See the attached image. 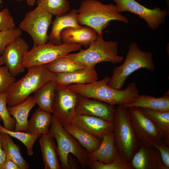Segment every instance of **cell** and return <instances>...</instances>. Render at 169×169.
<instances>
[{
	"label": "cell",
	"mask_w": 169,
	"mask_h": 169,
	"mask_svg": "<svg viewBox=\"0 0 169 169\" xmlns=\"http://www.w3.org/2000/svg\"><path fill=\"white\" fill-rule=\"evenodd\" d=\"M109 77L85 84H73L70 90L78 95L93 98L112 105H125L133 102L139 95L136 83H130L122 90L114 89L108 85Z\"/></svg>",
	"instance_id": "cell-1"
},
{
	"label": "cell",
	"mask_w": 169,
	"mask_h": 169,
	"mask_svg": "<svg viewBox=\"0 0 169 169\" xmlns=\"http://www.w3.org/2000/svg\"><path fill=\"white\" fill-rule=\"evenodd\" d=\"M76 18L79 24L94 29L103 37V30L112 20L128 23V18L118 12L115 5L104 4L98 0H84L77 9Z\"/></svg>",
	"instance_id": "cell-2"
},
{
	"label": "cell",
	"mask_w": 169,
	"mask_h": 169,
	"mask_svg": "<svg viewBox=\"0 0 169 169\" xmlns=\"http://www.w3.org/2000/svg\"><path fill=\"white\" fill-rule=\"evenodd\" d=\"M28 69L26 75L14 82L6 92L7 104L9 106L23 102L44 85L56 81V74L45 65L31 67Z\"/></svg>",
	"instance_id": "cell-3"
},
{
	"label": "cell",
	"mask_w": 169,
	"mask_h": 169,
	"mask_svg": "<svg viewBox=\"0 0 169 169\" xmlns=\"http://www.w3.org/2000/svg\"><path fill=\"white\" fill-rule=\"evenodd\" d=\"M142 68L151 72L155 70L152 54L149 51L142 50L136 43L131 42L129 46L124 62L121 65L114 68L108 85L114 89L122 90L129 76Z\"/></svg>",
	"instance_id": "cell-4"
},
{
	"label": "cell",
	"mask_w": 169,
	"mask_h": 169,
	"mask_svg": "<svg viewBox=\"0 0 169 169\" xmlns=\"http://www.w3.org/2000/svg\"><path fill=\"white\" fill-rule=\"evenodd\" d=\"M114 141L119 154L130 163L140 144L131 125L128 108L119 105L112 121Z\"/></svg>",
	"instance_id": "cell-5"
},
{
	"label": "cell",
	"mask_w": 169,
	"mask_h": 169,
	"mask_svg": "<svg viewBox=\"0 0 169 169\" xmlns=\"http://www.w3.org/2000/svg\"><path fill=\"white\" fill-rule=\"evenodd\" d=\"M56 140L57 149L61 168L70 169L68 156L71 154L77 158L82 168L88 166V152L78 141L67 132L53 114L51 124L48 134Z\"/></svg>",
	"instance_id": "cell-6"
},
{
	"label": "cell",
	"mask_w": 169,
	"mask_h": 169,
	"mask_svg": "<svg viewBox=\"0 0 169 169\" xmlns=\"http://www.w3.org/2000/svg\"><path fill=\"white\" fill-rule=\"evenodd\" d=\"M117 42L105 41L98 35L96 39L92 41L86 49H81L74 54L69 53L65 57L80 62L87 67L95 66L104 62L117 64L121 63L124 58L118 54Z\"/></svg>",
	"instance_id": "cell-7"
},
{
	"label": "cell",
	"mask_w": 169,
	"mask_h": 169,
	"mask_svg": "<svg viewBox=\"0 0 169 169\" xmlns=\"http://www.w3.org/2000/svg\"><path fill=\"white\" fill-rule=\"evenodd\" d=\"M82 45L75 43L55 45L49 42L33 47L26 53L23 65L25 68L46 65L70 53L81 49Z\"/></svg>",
	"instance_id": "cell-8"
},
{
	"label": "cell",
	"mask_w": 169,
	"mask_h": 169,
	"mask_svg": "<svg viewBox=\"0 0 169 169\" xmlns=\"http://www.w3.org/2000/svg\"><path fill=\"white\" fill-rule=\"evenodd\" d=\"M53 15L37 6L28 12L19 25V28L32 38L33 47L45 44L49 40L47 32Z\"/></svg>",
	"instance_id": "cell-9"
},
{
	"label": "cell",
	"mask_w": 169,
	"mask_h": 169,
	"mask_svg": "<svg viewBox=\"0 0 169 169\" xmlns=\"http://www.w3.org/2000/svg\"><path fill=\"white\" fill-rule=\"evenodd\" d=\"M128 108L131 123L140 145H152L163 140L164 135L162 131L144 114L140 108Z\"/></svg>",
	"instance_id": "cell-10"
},
{
	"label": "cell",
	"mask_w": 169,
	"mask_h": 169,
	"mask_svg": "<svg viewBox=\"0 0 169 169\" xmlns=\"http://www.w3.org/2000/svg\"><path fill=\"white\" fill-rule=\"evenodd\" d=\"M77 99L78 94L57 84L52 113L63 126L71 123L76 116Z\"/></svg>",
	"instance_id": "cell-11"
},
{
	"label": "cell",
	"mask_w": 169,
	"mask_h": 169,
	"mask_svg": "<svg viewBox=\"0 0 169 169\" xmlns=\"http://www.w3.org/2000/svg\"><path fill=\"white\" fill-rule=\"evenodd\" d=\"M115 3L119 13L129 12L138 15L146 22L149 28L153 30L157 29L165 22L169 14L167 10L156 6L153 9L146 8L136 0H111Z\"/></svg>",
	"instance_id": "cell-12"
},
{
	"label": "cell",
	"mask_w": 169,
	"mask_h": 169,
	"mask_svg": "<svg viewBox=\"0 0 169 169\" xmlns=\"http://www.w3.org/2000/svg\"><path fill=\"white\" fill-rule=\"evenodd\" d=\"M29 48L28 44L20 36L8 45L5 49L2 55L4 64L14 76L25 71V68L23 65V62Z\"/></svg>",
	"instance_id": "cell-13"
},
{
	"label": "cell",
	"mask_w": 169,
	"mask_h": 169,
	"mask_svg": "<svg viewBox=\"0 0 169 169\" xmlns=\"http://www.w3.org/2000/svg\"><path fill=\"white\" fill-rule=\"evenodd\" d=\"M115 109L114 105L78 94L76 114L95 116L112 121Z\"/></svg>",
	"instance_id": "cell-14"
},
{
	"label": "cell",
	"mask_w": 169,
	"mask_h": 169,
	"mask_svg": "<svg viewBox=\"0 0 169 169\" xmlns=\"http://www.w3.org/2000/svg\"><path fill=\"white\" fill-rule=\"evenodd\" d=\"M130 164L133 169H165L159 151L151 145H140Z\"/></svg>",
	"instance_id": "cell-15"
},
{
	"label": "cell",
	"mask_w": 169,
	"mask_h": 169,
	"mask_svg": "<svg viewBox=\"0 0 169 169\" xmlns=\"http://www.w3.org/2000/svg\"><path fill=\"white\" fill-rule=\"evenodd\" d=\"M71 123L85 130L101 140L104 136L112 131V121L90 115L76 114Z\"/></svg>",
	"instance_id": "cell-16"
},
{
	"label": "cell",
	"mask_w": 169,
	"mask_h": 169,
	"mask_svg": "<svg viewBox=\"0 0 169 169\" xmlns=\"http://www.w3.org/2000/svg\"><path fill=\"white\" fill-rule=\"evenodd\" d=\"M97 32L91 28L85 26L80 28L67 27L60 34L62 43H75L87 48L92 41L97 38Z\"/></svg>",
	"instance_id": "cell-17"
},
{
	"label": "cell",
	"mask_w": 169,
	"mask_h": 169,
	"mask_svg": "<svg viewBox=\"0 0 169 169\" xmlns=\"http://www.w3.org/2000/svg\"><path fill=\"white\" fill-rule=\"evenodd\" d=\"M95 66L68 73H56V83L61 85L67 86L72 84H88L97 81L98 78Z\"/></svg>",
	"instance_id": "cell-18"
},
{
	"label": "cell",
	"mask_w": 169,
	"mask_h": 169,
	"mask_svg": "<svg viewBox=\"0 0 169 169\" xmlns=\"http://www.w3.org/2000/svg\"><path fill=\"white\" fill-rule=\"evenodd\" d=\"M119 154L112 131L104 136L99 147L92 152L88 153V156L89 160L108 164L113 162Z\"/></svg>",
	"instance_id": "cell-19"
},
{
	"label": "cell",
	"mask_w": 169,
	"mask_h": 169,
	"mask_svg": "<svg viewBox=\"0 0 169 169\" xmlns=\"http://www.w3.org/2000/svg\"><path fill=\"white\" fill-rule=\"evenodd\" d=\"M77 9L73 8L67 13L56 16L53 21L52 30L49 35V42L55 45L63 43L60 39L61 31L67 27L80 28L82 26L79 25L77 19Z\"/></svg>",
	"instance_id": "cell-20"
},
{
	"label": "cell",
	"mask_w": 169,
	"mask_h": 169,
	"mask_svg": "<svg viewBox=\"0 0 169 169\" xmlns=\"http://www.w3.org/2000/svg\"><path fill=\"white\" fill-rule=\"evenodd\" d=\"M45 169H61L54 138L48 134H43L39 140Z\"/></svg>",
	"instance_id": "cell-21"
},
{
	"label": "cell",
	"mask_w": 169,
	"mask_h": 169,
	"mask_svg": "<svg viewBox=\"0 0 169 169\" xmlns=\"http://www.w3.org/2000/svg\"><path fill=\"white\" fill-rule=\"evenodd\" d=\"M36 104L33 96L30 95L23 102L15 106L8 107L9 114L16 120L14 131L28 132V115Z\"/></svg>",
	"instance_id": "cell-22"
},
{
	"label": "cell",
	"mask_w": 169,
	"mask_h": 169,
	"mask_svg": "<svg viewBox=\"0 0 169 169\" xmlns=\"http://www.w3.org/2000/svg\"><path fill=\"white\" fill-rule=\"evenodd\" d=\"M64 128L78 141L88 153L95 151L101 144V140L73 123L66 125Z\"/></svg>",
	"instance_id": "cell-23"
},
{
	"label": "cell",
	"mask_w": 169,
	"mask_h": 169,
	"mask_svg": "<svg viewBox=\"0 0 169 169\" xmlns=\"http://www.w3.org/2000/svg\"><path fill=\"white\" fill-rule=\"evenodd\" d=\"M53 115L39 107L28 120V132L32 134H48L52 121Z\"/></svg>",
	"instance_id": "cell-24"
},
{
	"label": "cell",
	"mask_w": 169,
	"mask_h": 169,
	"mask_svg": "<svg viewBox=\"0 0 169 169\" xmlns=\"http://www.w3.org/2000/svg\"><path fill=\"white\" fill-rule=\"evenodd\" d=\"M124 105L127 108L135 107L169 111V96L167 94L161 97H155L148 95H139L133 102Z\"/></svg>",
	"instance_id": "cell-25"
},
{
	"label": "cell",
	"mask_w": 169,
	"mask_h": 169,
	"mask_svg": "<svg viewBox=\"0 0 169 169\" xmlns=\"http://www.w3.org/2000/svg\"><path fill=\"white\" fill-rule=\"evenodd\" d=\"M0 139L6 156L15 162L20 169H28L29 165L22 156L19 146L15 143L11 136L6 133H0Z\"/></svg>",
	"instance_id": "cell-26"
},
{
	"label": "cell",
	"mask_w": 169,
	"mask_h": 169,
	"mask_svg": "<svg viewBox=\"0 0 169 169\" xmlns=\"http://www.w3.org/2000/svg\"><path fill=\"white\" fill-rule=\"evenodd\" d=\"M56 84V81L49 82L37 90L33 96L39 108L51 113Z\"/></svg>",
	"instance_id": "cell-27"
},
{
	"label": "cell",
	"mask_w": 169,
	"mask_h": 169,
	"mask_svg": "<svg viewBox=\"0 0 169 169\" xmlns=\"http://www.w3.org/2000/svg\"><path fill=\"white\" fill-rule=\"evenodd\" d=\"M144 114L151 120L162 132L167 144L169 141V111H159L140 108Z\"/></svg>",
	"instance_id": "cell-28"
},
{
	"label": "cell",
	"mask_w": 169,
	"mask_h": 169,
	"mask_svg": "<svg viewBox=\"0 0 169 169\" xmlns=\"http://www.w3.org/2000/svg\"><path fill=\"white\" fill-rule=\"evenodd\" d=\"M45 65L49 69L55 74L68 73L87 67L82 63L65 56L58 58Z\"/></svg>",
	"instance_id": "cell-29"
},
{
	"label": "cell",
	"mask_w": 169,
	"mask_h": 169,
	"mask_svg": "<svg viewBox=\"0 0 169 169\" xmlns=\"http://www.w3.org/2000/svg\"><path fill=\"white\" fill-rule=\"evenodd\" d=\"M0 133L7 134L11 137L16 138L21 141L25 146L27 154L29 156L33 155V147L34 144L37 139L41 135L8 130L0 124Z\"/></svg>",
	"instance_id": "cell-30"
},
{
	"label": "cell",
	"mask_w": 169,
	"mask_h": 169,
	"mask_svg": "<svg viewBox=\"0 0 169 169\" xmlns=\"http://www.w3.org/2000/svg\"><path fill=\"white\" fill-rule=\"evenodd\" d=\"M37 4L52 15L56 16L65 13L70 7L67 0H37Z\"/></svg>",
	"instance_id": "cell-31"
},
{
	"label": "cell",
	"mask_w": 169,
	"mask_h": 169,
	"mask_svg": "<svg viewBox=\"0 0 169 169\" xmlns=\"http://www.w3.org/2000/svg\"><path fill=\"white\" fill-rule=\"evenodd\" d=\"M88 167L92 169H133L130 163L120 154L110 163L105 164L97 161L89 160Z\"/></svg>",
	"instance_id": "cell-32"
},
{
	"label": "cell",
	"mask_w": 169,
	"mask_h": 169,
	"mask_svg": "<svg viewBox=\"0 0 169 169\" xmlns=\"http://www.w3.org/2000/svg\"><path fill=\"white\" fill-rule=\"evenodd\" d=\"M7 104V92L0 94V117L4 127L8 130L14 131L16 120L9 114Z\"/></svg>",
	"instance_id": "cell-33"
},
{
	"label": "cell",
	"mask_w": 169,
	"mask_h": 169,
	"mask_svg": "<svg viewBox=\"0 0 169 169\" xmlns=\"http://www.w3.org/2000/svg\"><path fill=\"white\" fill-rule=\"evenodd\" d=\"M22 31L15 27L0 31V56H1L6 46L18 37L20 36Z\"/></svg>",
	"instance_id": "cell-34"
},
{
	"label": "cell",
	"mask_w": 169,
	"mask_h": 169,
	"mask_svg": "<svg viewBox=\"0 0 169 169\" xmlns=\"http://www.w3.org/2000/svg\"><path fill=\"white\" fill-rule=\"evenodd\" d=\"M16 81L14 76L9 72L6 66H0V94L6 92Z\"/></svg>",
	"instance_id": "cell-35"
},
{
	"label": "cell",
	"mask_w": 169,
	"mask_h": 169,
	"mask_svg": "<svg viewBox=\"0 0 169 169\" xmlns=\"http://www.w3.org/2000/svg\"><path fill=\"white\" fill-rule=\"evenodd\" d=\"M13 18L9 10L5 8L0 11V31L15 28Z\"/></svg>",
	"instance_id": "cell-36"
},
{
	"label": "cell",
	"mask_w": 169,
	"mask_h": 169,
	"mask_svg": "<svg viewBox=\"0 0 169 169\" xmlns=\"http://www.w3.org/2000/svg\"><path fill=\"white\" fill-rule=\"evenodd\" d=\"M159 151L165 169H169V148L163 142L159 141L152 145Z\"/></svg>",
	"instance_id": "cell-37"
},
{
	"label": "cell",
	"mask_w": 169,
	"mask_h": 169,
	"mask_svg": "<svg viewBox=\"0 0 169 169\" xmlns=\"http://www.w3.org/2000/svg\"><path fill=\"white\" fill-rule=\"evenodd\" d=\"M1 169H20L17 164L6 156V160Z\"/></svg>",
	"instance_id": "cell-38"
},
{
	"label": "cell",
	"mask_w": 169,
	"mask_h": 169,
	"mask_svg": "<svg viewBox=\"0 0 169 169\" xmlns=\"http://www.w3.org/2000/svg\"><path fill=\"white\" fill-rule=\"evenodd\" d=\"M67 160L70 169H77L80 168V165L79 161H77L71 154L68 155Z\"/></svg>",
	"instance_id": "cell-39"
},
{
	"label": "cell",
	"mask_w": 169,
	"mask_h": 169,
	"mask_svg": "<svg viewBox=\"0 0 169 169\" xmlns=\"http://www.w3.org/2000/svg\"><path fill=\"white\" fill-rule=\"evenodd\" d=\"M6 157L5 151L3 149L1 142L0 133V169H1Z\"/></svg>",
	"instance_id": "cell-40"
},
{
	"label": "cell",
	"mask_w": 169,
	"mask_h": 169,
	"mask_svg": "<svg viewBox=\"0 0 169 169\" xmlns=\"http://www.w3.org/2000/svg\"><path fill=\"white\" fill-rule=\"evenodd\" d=\"M16 1L20 2L23 0H25L27 2V4L30 6H33L36 2L37 0H15Z\"/></svg>",
	"instance_id": "cell-41"
},
{
	"label": "cell",
	"mask_w": 169,
	"mask_h": 169,
	"mask_svg": "<svg viewBox=\"0 0 169 169\" xmlns=\"http://www.w3.org/2000/svg\"><path fill=\"white\" fill-rule=\"evenodd\" d=\"M4 64V62L3 56H0V66Z\"/></svg>",
	"instance_id": "cell-42"
},
{
	"label": "cell",
	"mask_w": 169,
	"mask_h": 169,
	"mask_svg": "<svg viewBox=\"0 0 169 169\" xmlns=\"http://www.w3.org/2000/svg\"><path fill=\"white\" fill-rule=\"evenodd\" d=\"M2 0H0V3L2 4Z\"/></svg>",
	"instance_id": "cell-43"
},
{
	"label": "cell",
	"mask_w": 169,
	"mask_h": 169,
	"mask_svg": "<svg viewBox=\"0 0 169 169\" xmlns=\"http://www.w3.org/2000/svg\"><path fill=\"white\" fill-rule=\"evenodd\" d=\"M2 120V119L1 118V117H0V122Z\"/></svg>",
	"instance_id": "cell-44"
}]
</instances>
